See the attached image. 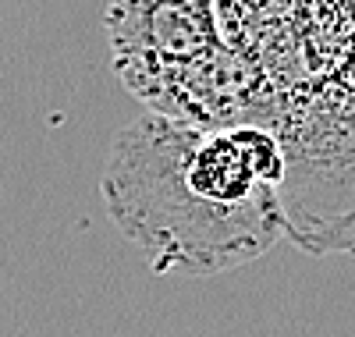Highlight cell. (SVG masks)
<instances>
[{"instance_id":"cell-1","label":"cell","mask_w":355,"mask_h":337,"mask_svg":"<svg viewBox=\"0 0 355 337\" xmlns=\"http://www.w3.org/2000/svg\"><path fill=\"white\" fill-rule=\"evenodd\" d=\"M284 174L270 128H202L146 110L114 135L100 189L157 273L210 277L288 238Z\"/></svg>"},{"instance_id":"cell-2","label":"cell","mask_w":355,"mask_h":337,"mask_svg":"<svg viewBox=\"0 0 355 337\" xmlns=\"http://www.w3.org/2000/svg\"><path fill=\"white\" fill-rule=\"evenodd\" d=\"M220 11L270 93L288 238L355 256V0H220Z\"/></svg>"},{"instance_id":"cell-3","label":"cell","mask_w":355,"mask_h":337,"mask_svg":"<svg viewBox=\"0 0 355 337\" xmlns=\"http://www.w3.org/2000/svg\"><path fill=\"white\" fill-rule=\"evenodd\" d=\"M103 25L110 64L146 110L270 128V93L231 43L220 0H110Z\"/></svg>"}]
</instances>
